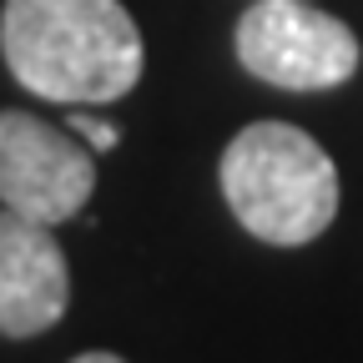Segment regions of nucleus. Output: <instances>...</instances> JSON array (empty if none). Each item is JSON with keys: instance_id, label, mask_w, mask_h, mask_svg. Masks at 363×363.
Returning a JSON list of instances; mask_svg holds the SVG:
<instances>
[{"instance_id": "f257e3e1", "label": "nucleus", "mask_w": 363, "mask_h": 363, "mask_svg": "<svg viewBox=\"0 0 363 363\" xmlns=\"http://www.w3.org/2000/svg\"><path fill=\"white\" fill-rule=\"evenodd\" d=\"M0 56L40 101L106 106L142 81V30L121 0H6Z\"/></svg>"}, {"instance_id": "f03ea898", "label": "nucleus", "mask_w": 363, "mask_h": 363, "mask_svg": "<svg viewBox=\"0 0 363 363\" xmlns=\"http://www.w3.org/2000/svg\"><path fill=\"white\" fill-rule=\"evenodd\" d=\"M222 202L267 247H308L338 217V167L293 121H252L222 152Z\"/></svg>"}, {"instance_id": "7ed1b4c3", "label": "nucleus", "mask_w": 363, "mask_h": 363, "mask_svg": "<svg viewBox=\"0 0 363 363\" xmlns=\"http://www.w3.org/2000/svg\"><path fill=\"white\" fill-rule=\"evenodd\" d=\"M238 66L278 91H333L358 76V35L308 0H257L233 30Z\"/></svg>"}, {"instance_id": "20e7f679", "label": "nucleus", "mask_w": 363, "mask_h": 363, "mask_svg": "<svg viewBox=\"0 0 363 363\" xmlns=\"http://www.w3.org/2000/svg\"><path fill=\"white\" fill-rule=\"evenodd\" d=\"M96 192V157L71 126L0 111V207L30 222H71Z\"/></svg>"}, {"instance_id": "39448f33", "label": "nucleus", "mask_w": 363, "mask_h": 363, "mask_svg": "<svg viewBox=\"0 0 363 363\" xmlns=\"http://www.w3.org/2000/svg\"><path fill=\"white\" fill-rule=\"evenodd\" d=\"M71 308V267L45 222L0 207V338H40Z\"/></svg>"}, {"instance_id": "423d86ee", "label": "nucleus", "mask_w": 363, "mask_h": 363, "mask_svg": "<svg viewBox=\"0 0 363 363\" xmlns=\"http://www.w3.org/2000/svg\"><path fill=\"white\" fill-rule=\"evenodd\" d=\"M81 142L91 147V152H111L116 142H121V131L111 126V121H96V116H86V106H71V121H66Z\"/></svg>"}, {"instance_id": "0eeeda50", "label": "nucleus", "mask_w": 363, "mask_h": 363, "mask_svg": "<svg viewBox=\"0 0 363 363\" xmlns=\"http://www.w3.org/2000/svg\"><path fill=\"white\" fill-rule=\"evenodd\" d=\"M71 363H126V358H116V353H106V348H91V353H76Z\"/></svg>"}]
</instances>
